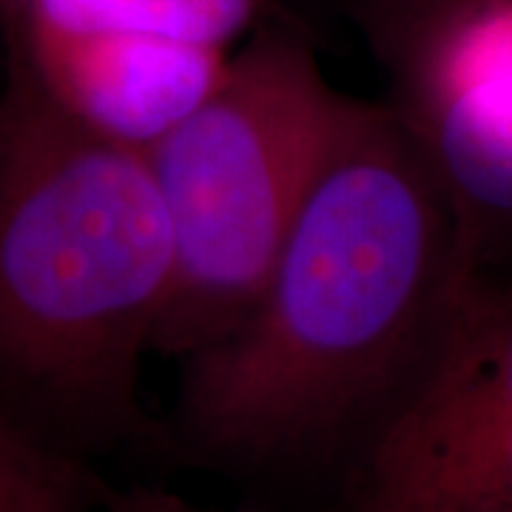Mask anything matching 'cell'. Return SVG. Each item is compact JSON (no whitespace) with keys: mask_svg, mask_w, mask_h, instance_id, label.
<instances>
[{"mask_svg":"<svg viewBox=\"0 0 512 512\" xmlns=\"http://www.w3.org/2000/svg\"><path fill=\"white\" fill-rule=\"evenodd\" d=\"M348 100L302 37L268 29L228 57L197 109L143 148L171 239L151 353L180 362L251 308Z\"/></svg>","mask_w":512,"mask_h":512,"instance_id":"3","label":"cell"},{"mask_svg":"<svg viewBox=\"0 0 512 512\" xmlns=\"http://www.w3.org/2000/svg\"><path fill=\"white\" fill-rule=\"evenodd\" d=\"M18 49L60 109L97 134L148 148L220 83L228 55L177 37L20 20Z\"/></svg>","mask_w":512,"mask_h":512,"instance_id":"6","label":"cell"},{"mask_svg":"<svg viewBox=\"0 0 512 512\" xmlns=\"http://www.w3.org/2000/svg\"><path fill=\"white\" fill-rule=\"evenodd\" d=\"M262 0H23V18L66 29H126L225 49Z\"/></svg>","mask_w":512,"mask_h":512,"instance_id":"7","label":"cell"},{"mask_svg":"<svg viewBox=\"0 0 512 512\" xmlns=\"http://www.w3.org/2000/svg\"><path fill=\"white\" fill-rule=\"evenodd\" d=\"M456 211L384 103L350 97L271 274L180 359L165 439L248 481H333L433 345L467 271Z\"/></svg>","mask_w":512,"mask_h":512,"instance_id":"1","label":"cell"},{"mask_svg":"<svg viewBox=\"0 0 512 512\" xmlns=\"http://www.w3.org/2000/svg\"><path fill=\"white\" fill-rule=\"evenodd\" d=\"M97 498H100V512H259L211 507L154 484H111L103 478L97 487Z\"/></svg>","mask_w":512,"mask_h":512,"instance_id":"9","label":"cell"},{"mask_svg":"<svg viewBox=\"0 0 512 512\" xmlns=\"http://www.w3.org/2000/svg\"><path fill=\"white\" fill-rule=\"evenodd\" d=\"M168 282L146 154L60 109L15 46L0 94V407L83 464L146 439L140 373Z\"/></svg>","mask_w":512,"mask_h":512,"instance_id":"2","label":"cell"},{"mask_svg":"<svg viewBox=\"0 0 512 512\" xmlns=\"http://www.w3.org/2000/svg\"><path fill=\"white\" fill-rule=\"evenodd\" d=\"M362 20L467 262L512 265V0H365Z\"/></svg>","mask_w":512,"mask_h":512,"instance_id":"5","label":"cell"},{"mask_svg":"<svg viewBox=\"0 0 512 512\" xmlns=\"http://www.w3.org/2000/svg\"><path fill=\"white\" fill-rule=\"evenodd\" d=\"M100 478L0 407V512H100Z\"/></svg>","mask_w":512,"mask_h":512,"instance_id":"8","label":"cell"},{"mask_svg":"<svg viewBox=\"0 0 512 512\" xmlns=\"http://www.w3.org/2000/svg\"><path fill=\"white\" fill-rule=\"evenodd\" d=\"M330 490L336 512H512V265H467L433 345Z\"/></svg>","mask_w":512,"mask_h":512,"instance_id":"4","label":"cell"}]
</instances>
